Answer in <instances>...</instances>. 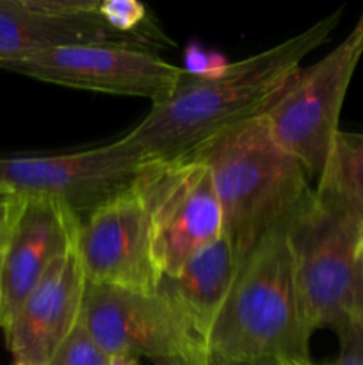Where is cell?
<instances>
[{
	"label": "cell",
	"mask_w": 363,
	"mask_h": 365,
	"mask_svg": "<svg viewBox=\"0 0 363 365\" xmlns=\"http://www.w3.org/2000/svg\"><path fill=\"white\" fill-rule=\"evenodd\" d=\"M340 16L342 9L335 11L283 43L235 61L216 78L185 73L173 95L153 103L144 120L121 139L144 163L174 160L221 132L262 116L287 91L301 61L330 38Z\"/></svg>",
	"instance_id": "obj_1"
},
{
	"label": "cell",
	"mask_w": 363,
	"mask_h": 365,
	"mask_svg": "<svg viewBox=\"0 0 363 365\" xmlns=\"http://www.w3.org/2000/svg\"><path fill=\"white\" fill-rule=\"evenodd\" d=\"M185 157L210 170L224 235L238 262L313 192L305 166L274 139L263 114L221 132Z\"/></svg>",
	"instance_id": "obj_2"
},
{
	"label": "cell",
	"mask_w": 363,
	"mask_h": 365,
	"mask_svg": "<svg viewBox=\"0 0 363 365\" xmlns=\"http://www.w3.org/2000/svg\"><path fill=\"white\" fill-rule=\"evenodd\" d=\"M312 334L299 310L285 223L258 239L238 262L209 334L210 365L310 359Z\"/></svg>",
	"instance_id": "obj_3"
},
{
	"label": "cell",
	"mask_w": 363,
	"mask_h": 365,
	"mask_svg": "<svg viewBox=\"0 0 363 365\" xmlns=\"http://www.w3.org/2000/svg\"><path fill=\"white\" fill-rule=\"evenodd\" d=\"M299 310L306 330L330 327L342 335L363 327L362 232L308 200L285 221Z\"/></svg>",
	"instance_id": "obj_4"
},
{
	"label": "cell",
	"mask_w": 363,
	"mask_h": 365,
	"mask_svg": "<svg viewBox=\"0 0 363 365\" xmlns=\"http://www.w3.org/2000/svg\"><path fill=\"white\" fill-rule=\"evenodd\" d=\"M135 187L149 221L159 274H173L224 235V220L210 170L192 157L142 164Z\"/></svg>",
	"instance_id": "obj_5"
},
{
	"label": "cell",
	"mask_w": 363,
	"mask_h": 365,
	"mask_svg": "<svg viewBox=\"0 0 363 365\" xmlns=\"http://www.w3.org/2000/svg\"><path fill=\"white\" fill-rule=\"evenodd\" d=\"M363 56V25L356 21L347 38L330 53L299 70L287 91L265 116L274 139L305 166L310 178H319L335 138L340 113L356 66Z\"/></svg>",
	"instance_id": "obj_6"
},
{
	"label": "cell",
	"mask_w": 363,
	"mask_h": 365,
	"mask_svg": "<svg viewBox=\"0 0 363 365\" xmlns=\"http://www.w3.org/2000/svg\"><path fill=\"white\" fill-rule=\"evenodd\" d=\"M82 321L110 356L210 365L209 348L157 294L88 284Z\"/></svg>",
	"instance_id": "obj_7"
},
{
	"label": "cell",
	"mask_w": 363,
	"mask_h": 365,
	"mask_svg": "<svg viewBox=\"0 0 363 365\" xmlns=\"http://www.w3.org/2000/svg\"><path fill=\"white\" fill-rule=\"evenodd\" d=\"M0 68L36 81L164 102L180 86L184 68L167 63L152 50L130 45H71L39 50Z\"/></svg>",
	"instance_id": "obj_8"
},
{
	"label": "cell",
	"mask_w": 363,
	"mask_h": 365,
	"mask_svg": "<svg viewBox=\"0 0 363 365\" xmlns=\"http://www.w3.org/2000/svg\"><path fill=\"white\" fill-rule=\"evenodd\" d=\"M144 160L123 139L63 155L0 157V191L48 198L84 217L137 178Z\"/></svg>",
	"instance_id": "obj_9"
},
{
	"label": "cell",
	"mask_w": 363,
	"mask_h": 365,
	"mask_svg": "<svg viewBox=\"0 0 363 365\" xmlns=\"http://www.w3.org/2000/svg\"><path fill=\"white\" fill-rule=\"evenodd\" d=\"M134 182L82 217L75 252L88 284L155 294L160 274L148 212Z\"/></svg>",
	"instance_id": "obj_10"
},
{
	"label": "cell",
	"mask_w": 363,
	"mask_h": 365,
	"mask_svg": "<svg viewBox=\"0 0 363 365\" xmlns=\"http://www.w3.org/2000/svg\"><path fill=\"white\" fill-rule=\"evenodd\" d=\"M80 221L77 212L56 200L20 198L0 252V328L53 262L73 252Z\"/></svg>",
	"instance_id": "obj_11"
},
{
	"label": "cell",
	"mask_w": 363,
	"mask_h": 365,
	"mask_svg": "<svg viewBox=\"0 0 363 365\" xmlns=\"http://www.w3.org/2000/svg\"><path fill=\"white\" fill-rule=\"evenodd\" d=\"M100 0H0V63L71 45L146 43L112 31L100 16Z\"/></svg>",
	"instance_id": "obj_12"
},
{
	"label": "cell",
	"mask_w": 363,
	"mask_h": 365,
	"mask_svg": "<svg viewBox=\"0 0 363 365\" xmlns=\"http://www.w3.org/2000/svg\"><path fill=\"white\" fill-rule=\"evenodd\" d=\"M88 280L77 252L60 257L23 299L6 327L13 365H46L82 317Z\"/></svg>",
	"instance_id": "obj_13"
},
{
	"label": "cell",
	"mask_w": 363,
	"mask_h": 365,
	"mask_svg": "<svg viewBox=\"0 0 363 365\" xmlns=\"http://www.w3.org/2000/svg\"><path fill=\"white\" fill-rule=\"evenodd\" d=\"M237 269L238 260L233 246L230 239L223 235L192 257L180 271L162 274L155 294L206 344Z\"/></svg>",
	"instance_id": "obj_14"
},
{
	"label": "cell",
	"mask_w": 363,
	"mask_h": 365,
	"mask_svg": "<svg viewBox=\"0 0 363 365\" xmlns=\"http://www.w3.org/2000/svg\"><path fill=\"white\" fill-rule=\"evenodd\" d=\"M313 195L363 237V134L338 132Z\"/></svg>",
	"instance_id": "obj_15"
},
{
	"label": "cell",
	"mask_w": 363,
	"mask_h": 365,
	"mask_svg": "<svg viewBox=\"0 0 363 365\" xmlns=\"http://www.w3.org/2000/svg\"><path fill=\"white\" fill-rule=\"evenodd\" d=\"M110 362L112 356L96 342L80 317L46 365H110Z\"/></svg>",
	"instance_id": "obj_16"
},
{
	"label": "cell",
	"mask_w": 363,
	"mask_h": 365,
	"mask_svg": "<svg viewBox=\"0 0 363 365\" xmlns=\"http://www.w3.org/2000/svg\"><path fill=\"white\" fill-rule=\"evenodd\" d=\"M231 61L214 50H206L198 43H191L184 50V71L196 78H216L230 68Z\"/></svg>",
	"instance_id": "obj_17"
},
{
	"label": "cell",
	"mask_w": 363,
	"mask_h": 365,
	"mask_svg": "<svg viewBox=\"0 0 363 365\" xmlns=\"http://www.w3.org/2000/svg\"><path fill=\"white\" fill-rule=\"evenodd\" d=\"M340 351L338 359L330 365H363V327L352 328L338 335Z\"/></svg>",
	"instance_id": "obj_18"
},
{
	"label": "cell",
	"mask_w": 363,
	"mask_h": 365,
	"mask_svg": "<svg viewBox=\"0 0 363 365\" xmlns=\"http://www.w3.org/2000/svg\"><path fill=\"white\" fill-rule=\"evenodd\" d=\"M18 205H20L18 196H0V252H2L11 227H13L14 216L18 212Z\"/></svg>",
	"instance_id": "obj_19"
},
{
	"label": "cell",
	"mask_w": 363,
	"mask_h": 365,
	"mask_svg": "<svg viewBox=\"0 0 363 365\" xmlns=\"http://www.w3.org/2000/svg\"><path fill=\"white\" fill-rule=\"evenodd\" d=\"M278 365H313L310 359H281Z\"/></svg>",
	"instance_id": "obj_20"
},
{
	"label": "cell",
	"mask_w": 363,
	"mask_h": 365,
	"mask_svg": "<svg viewBox=\"0 0 363 365\" xmlns=\"http://www.w3.org/2000/svg\"><path fill=\"white\" fill-rule=\"evenodd\" d=\"M110 365H139V362L132 356H114Z\"/></svg>",
	"instance_id": "obj_21"
},
{
	"label": "cell",
	"mask_w": 363,
	"mask_h": 365,
	"mask_svg": "<svg viewBox=\"0 0 363 365\" xmlns=\"http://www.w3.org/2000/svg\"><path fill=\"white\" fill-rule=\"evenodd\" d=\"M224 365H278V360H258V362H242V364H224Z\"/></svg>",
	"instance_id": "obj_22"
},
{
	"label": "cell",
	"mask_w": 363,
	"mask_h": 365,
	"mask_svg": "<svg viewBox=\"0 0 363 365\" xmlns=\"http://www.w3.org/2000/svg\"><path fill=\"white\" fill-rule=\"evenodd\" d=\"M359 252H362V255H363V237H362V242H359Z\"/></svg>",
	"instance_id": "obj_23"
},
{
	"label": "cell",
	"mask_w": 363,
	"mask_h": 365,
	"mask_svg": "<svg viewBox=\"0 0 363 365\" xmlns=\"http://www.w3.org/2000/svg\"><path fill=\"white\" fill-rule=\"evenodd\" d=\"M358 21H362V25H363V11H362V14H359V18H358Z\"/></svg>",
	"instance_id": "obj_24"
},
{
	"label": "cell",
	"mask_w": 363,
	"mask_h": 365,
	"mask_svg": "<svg viewBox=\"0 0 363 365\" xmlns=\"http://www.w3.org/2000/svg\"><path fill=\"white\" fill-rule=\"evenodd\" d=\"M0 196H9V195H6V192H2V191H0Z\"/></svg>",
	"instance_id": "obj_25"
}]
</instances>
